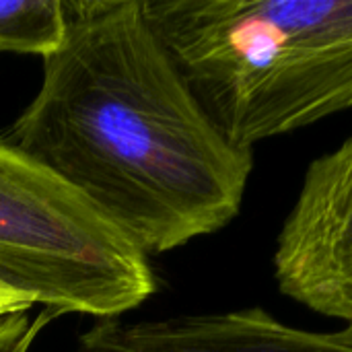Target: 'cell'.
<instances>
[{"label":"cell","instance_id":"cell-4","mask_svg":"<svg viewBox=\"0 0 352 352\" xmlns=\"http://www.w3.org/2000/svg\"><path fill=\"white\" fill-rule=\"evenodd\" d=\"M278 291L352 328V134L314 159L274 243Z\"/></svg>","mask_w":352,"mask_h":352},{"label":"cell","instance_id":"cell-7","mask_svg":"<svg viewBox=\"0 0 352 352\" xmlns=\"http://www.w3.org/2000/svg\"><path fill=\"white\" fill-rule=\"evenodd\" d=\"M58 318L54 311L50 309H43L33 322L27 320L25 324H21L16 330H12L10 334L2 336L0 338V352H29V349L33 346L37 334L54 320Z\"/></svg>","mask_w":352,"mask_h":352},{"label":"cell","instance_id":"cell-6","mask_svg":"<svg viewBox=\"0 0 352 352\" xmlns=\"http://www.w3.org/2000/svg\"><path fill=\"white\" fill-rule=\"evenodd\" d=\"M66 25L62 0H0V52L43 58L62 43Z\"/></svg>","mask_w":352,"mask_h":352},{"label":"cell","instance_id":"cell-8","mask_svg":"<svg viewBox=\"0 0 352 352\" xmlns=\"http://www.w3.org/2000/svg\"><path fill=\"white\" fill-rule=\"evenodd\" d=\"M31 307H33V303L25 295L16 293L10 287L0 283V309H6V311H29Z\"/></svg>","mask_w":352,"mask_h":352},{"label":"cell","instance_id":"cell-1","mask_svg":"<svg viewBox=\"0 0 352 352\" xmlns=\"http://www.w3.org/2000/svg\"><path fill=\"white\" fill-rule=\"evenodd\" d=\"M62 43L8 144L72 188L144 256L225 229L254 153L233 146L173 66L142 0L66 2Z\"/></svg>","mask_w":352,"mask_h":352},{"label":"cell","instance_id":"cell-9","mask_svg":"<svg viewBox=\"0 0 352 352\" xmlns=\"http://www.w3.org/2000/svg\"><path fill=\"white\" fill-rule=\"evenodd\" d=\"M27 320H29L27 311H6V309H0V338L10 334L12 330H16Z\"/></svg>","mask_w":352,"mask_h":352},{"label":"cell","instance_id":"cell-2","mask_svg":"<svg viewBox=\"0 0 352 352\" xmlns=\"http://www.w3.org/2000/svg\"><path fill=\"white\" fill-rule=\"evenodd\" d=\"M142 10L237 148L352 109V0H142Z\"/></svg>","mask_w":352,"mask_h":352},{"label":"cell","instance_id":"cell-3","mask_svg":"<svg viewBox=\"0 0 352 352\" xmlns=\"http://www.w3.org/2000/svg\"><path fill=\"white\" fill-rule=\"evenodd\" d=\"M0 283L58 316L99 320L157 291L144 256L89 202L0 140Z\"/></svg>","mask_w":352,"mask_h":352},{"label":"cell","instance_id":"cell-5","mask_svg":"<svg viewBox=\"0 0 352 352\" xmlns=\"http://www.w3.org/2000/svg\"><path fill=\"white\" fill-rule=\"evenodd\" d=\"M74 352H352V328L311 332L260 307L165 320H99Z\"/></svg>","mask_w":352,"mask_h":352}]
</instances>
